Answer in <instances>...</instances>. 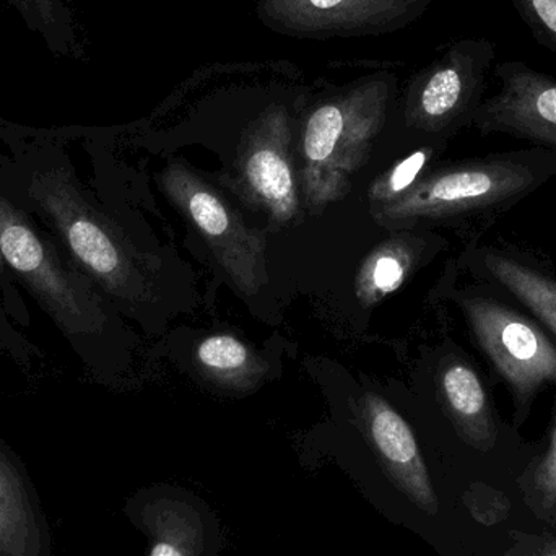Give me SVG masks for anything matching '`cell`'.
I'll use <instances>...</instances> for the list:
<instances>
[{
	"mask_svg": "<svg viewBox=\"0 0 556 556\" xmlns=\"http://www.w3.org/2000/svg\"><path fill=\"white\" fill-rule=\"evenodd\" d=\"M556 178V152L544 147L489 153L427 173L407 192L376 207L389 224L476 218L492 224Z\"/></svg>",
	"mask_w": 556,
	"mask_h": 556,
	"instance_id": "cell-1",
	"label": "cell"
},
{
	"mask_svg": "<svg viewBox=\"0 0 556 556\" xmlns=\"http://www.w3.org/2000/svg\"><path fill=\"white\" fill-rule=\"evenodd\" d=\"M392 77L366 78L317 103L301 127V191L307 208L345 198L388 117Z\"/></svg>",
	"mask_w": 556,
	"mask_h": 556,
	"instance_id": "cell-2",
	"label": "cell"
},
{
	"mask_svg": "<svg viewBox=\"0 0 556 556\" xmlns=\"http://www.w3.org/2000/svg\"><path fill=\"white\" fill-rule=\"evenodd\" d=\"M29 195L78 267L104 291L130 306L155 303L159 264L140 253L119 227L88 202L67 172L38 173Z\"/></svg>",
	"mask_w": 556,
	"mask_h": 556,
	"instance_id": "cell-3",
	"label": "cell"
},
{
	"mask_svg": "<svg viewBox=\"0 0 556 556\" xmlns=\"http://www.w3.org/2000/svg\"><path fill=\"white\" fill-rule=\"evenodd\" d=\"M470 337L490 372L511 395L513 424H525L544 389L556 388V340L538 319L495 288L472 278L453 290Z\"/></svg>",
	"mask_w": 556,
	"mask_h": 556,
	"instance_id": "cell-4",
	"label": "cell"
},
{
	"mask_svg": "<svg viewBox=\"0 0 556 556\" xmlns=\"http://www.w3.org/2000/svg\"><path fill=\"white\" fill-rule=\"evenodd\" d=\"M496 45L489 38H466L421 68L407 88L405 126L430 140H447L472 126L483 103Z\"/></svg>",
	"mask_w": 556,
	"mask_h": 556,
	"instance_id": "cell-5",
	"label": "cell"
},
{
	"mask_svg": "<svg viewBox=\"0 0 556 556\" xmlns=\"http://www.w3.org/2000/svg\"><path fill=\"white\" fill-rule=\"evenodd\" d=\"M160 186L204 238L235 287L247 296L260 293L269 281L266 233L250 227L217 188L185 163H168Z\"/></svg>",
	"mask_w": 556,
	"mask_h": 556,
	"instance_id": "cell-6",
	"label": "cell"
},
{
	"mask_svg": "<svg viewBox=\"0 0 556 556\" xmlns=\"http://www.w3.org/2000/svg\"><path fill=\"white\" fill-rule=\"evenodd\" d=\"M0 256L65 332L77 336L101 329L104 313L100 298L64 267L54 247L2 194Z\"/></svg>",
	"mask_w": 556,
	"mask_h": 556,
	"instance_id": "cell-7",
	"label": "cell"
},
{
	"mask_svg": "<svg viewBox=\"0 0 556 556\" xmlns=\"http://www.w3.org/2000/svg\"><path fill=\"white\" fill-rule=\"evenodd\" d=\"M291 136L287 108H267L244 130L235 172L225 178L250 207L277 225L293 224L301 208Z\"/></svg>",
	"mask_w": 556,
	"mask_h": 556,
	"instance_id": "cell-8",
	"label": "cell"
},
{
	"mask_svg": "<svg viewBox=\"0 0 556 556\" xmlns=\"http://www.w3.org/2000/svg\"><path fill=\"white\" fill-rule=\"evenodd\" d=\"M433 0H260L257 18L296 39L368 38L399 31Z\"/></svg>",
	"mask_w": 556,
	"mask_h": 556,
	"instance_id": "cell-9",
	"label": "cell"
},
{
	"mask_svg": "<svg viewBox=\"0 0 556 556\" xmlns=\"http://www.w3.org/2000/svg\"><path fill=\"white\" fill-rule=\"evenodd\" d=\"M498 93L485 98L472 126L482 136L505 134L556 152V78L526 62H500L493 67Z\"/></svg>",
	"mask_w": 556,
	"mask_h": 556,
	"instance_id": "cell-10",
	"label": "cell"
},
{
	"mask_svg": "<svg viewBox=\"0 0 556 556\" xmlns=\"http://www.w3.org/2000/svg\"><path fill=\"white\" fill-rule=\"evenodd\" d=\"M433 369L434 397L454 433L470 450L493 453L502 444L505 427L490 376L453 343L440 353Z\"/></svg>",
	"mask_w": 556,
	"mask_h": 556,
	"instance_id": "cell-11",
	"label": "cell"
},
{
	"mask_svg": "<svg viewBox=\"0 0 556 556\" xmlns=\"http://www.w3.org/2000/svg\"><path fill=\"white\" fill-rule=\"evenodd\" d=\"M470 277L515 301L556 340V267L511 243H472L463 256Z\"/></svg>",
	"mask_w": 556,
	"mask_h": 556,
	"instance_id": "cell-12",
	"label": "cell"
},
{
	"mask_svg": "<svg viewBox=\"0 0 556 556\" xmlns=\"http://www.w3.org/2000/svg\"><path fill=\"white\" fill-rule=\"evenodd\" d=\"M359 414L372 446L399 485L410 496L415 505L434 515L438 500L410 425L389 402L375 392L363 395L359 401Z\"/></svg>",
	"mask_w": 556,
	"mask_h": 556,
	"instance_id": "cell-13",
	"label": "cell"
},
{
	"mask_svg": "<svg viewBox=\"0 0 556 556\" xmlns=\"http://www.w3.org/2000/svg\"><path fill=\"white\" fill-rule=\"evenodd\" d=\"M0 556H46V534L18 467L0 451Z\"/></svg>",
	"mask_w": 556,
	"mask_h": 556,
	"instance_id": "cell-14",
	"label": "cell"
},
{
	"mask_svg": "<svg viewBox=\"0 0 556 556\" xmlns=\"http://www.w3.org/2000/svg\"><path fill=\"white\" fill-rule=\"evenodd\" d=\"M431 250L433 243L428 238L408 233L379 244L368 254L356 276L355 290L359 303L372 306L397 291Z\"/></svg>",
	"mask_w": 556,
	"mask_h": 556,
	"instance_id": "cell-15",
	"label": "cell"
},
{
	"mask_svg": "<svg viewBox=\"0 0 556 556\" xmlns=\"http://www.w3.org/2000/svg\"><path fill=\"white\" fill-rule=\"evenodd\" d=\"M194 363L201 375L230 391L256 389L269 372V363L233 336H211L194 350Z\"/></svg>",
	"mask_w": 556,
	"mask_h": 556,
	"instance_id": "cell-16",
	"label": "cell"
},
{
	"mask_svg": "<svg viewBox=\"0 0 556 556\" xmlns=\"http://www.w3.org/2000/svg\"><path fill=\"white\" fill-rule=\"evenodd\" d=\"M38 35L52 54L61 58H84V46L77 31L74 13L67 0H7Z\"/></svg>",
	"mask_w": 556,
	"mask_h": 556,
	"instance_id": "cell-17",
	"label": "cell"
},
{
	"mask_svg": "<svg viewBox=\"0 0 556 556\" xmlns=\"http://www.w3.org/2000/svg\"><path fill=\"white\" fill-rule=\"evenodd\" d=\"M446 140H430L420 149L392 166L384 175L379 176L369 189V199L372 204L381 205L407 192L415 182L427 175L428 166L437 160L438 153L443 149Z\"/></svg>",
	"mask_w": 556,
	"mask_h": 556,
	"instance_id": "cell-18",
	"label": "cell"
},
{
	"mask_svg": "<svg viewBox=\"0 0 556 556\" xmlns=\"http://www.w3.org/2000/svg\"><path fill=\"white\" fill-rule=\"evenodd\" d=\"M525 486L529 505L541 518L556 515V399L547 446L531 464Z\"/></svg>",
	"mask_w": 556,
	"mask_h": 556,
	"instance_id": "cell-19",
	"label": "cell"
},
{
	"mask_svg": "<svg viewBox=\"0 0 556 556\" xmlns=\"http://www.w3.org/2000/svg\"><path fill=\"white\" fill-rule=\"evenodd\" d=\"M535 41L556 54V0H509Z\"/></svg>",
	"mask_w": 556,
	"mask_h": 556,
	"instance_id": "cell-20",
	"label": "cell"
},
{
	"mask_svg": "<svg viewBox=\"0 0 556 556\" xmlns=\"http://www.w3.org/2000/svg\"><path fill=\"white\" fill-rule=\"evenodd\" d=\"M479 493H469V508L473 518L485 526L498 525L511 509L508 496L485 485H476Z\"/></svg>",
	"mask_w": 556,
	"mask_h": 556,
	"instance_id": "cell-21",
	"label": "cell"
},
{
	"mask_svg": "<svg viewBox=\"0 0 556 556\" xmlns=\"http://www.w3.org/2000/svg\"><path fill=\"white\" fill-rule=\"evenodd\" d=\"M150 556H186V554L176 539L160 538L153 545Z\"/></svg>",
	"mask_w": 556,
	"mask_h": 556,
	"instance_id": "cell-22",
	"label": "cell"
},
{
	"mask_svg": "<svg viewBox=\"0 0 556 556\" xmlns=\"http://www.w3.org/2000/svg\"><path fill=\"white\" fill-rule=\"evenodd\" d=\"M508 556H556V544L535 545L525 551L511 552Z\"/></svg>",
	"mask_w": 556,
	"mask_h": 556,
	"instance_id": "cell-23",
	"label": "cell"
},
{
	"mask_svg": "<svg viewBox=\"0 0 556 556\" xmlns=\"http://www.w3.org/2000/svg\"><path fill=\"white\" fill-rule=\"evenodd\" d=\"M3 260H2V256H0V276H2V273H3Z\"/></svg>",
	"mask_w": 556,
	"mask_h": 556,
	"instance_id": "cell-24",
	"label": "cell"
}]
</instances>
